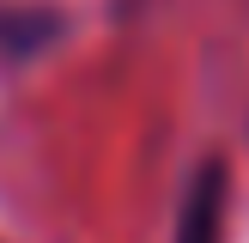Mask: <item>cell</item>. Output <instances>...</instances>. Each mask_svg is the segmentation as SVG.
<instances>
[{
	"label": "cell",
	"mask_w": 249,
	"mask_h": 243,
	"mask_svg": "<svg viewBox=\"0 0 249 243\" xmlns=\"http://www.w3.org/2000/svg\"><path fill=\"white\" fill-rule=\"evenodd\" d=\"M219 237H225V170L207 164L201 176L189 182V194H182L177 243H219Z\"/></svg>",
	"instance_id": "obj_1"
},
{
	"label": "cell",
	"mask_w": 249,
	"mask_h": 243,
	"mask_svg": "<svg viewBox=\"0 0 249 243\" xmlns=\"http://www.w3.org/2000/svg\"><path fill=\"white\" fill-rule=\"evenodd\" d=\"M61 31L49 6H0V61H24Z\"/></svg>",
	"instance_id": "obj_2"
}]
</instances>
